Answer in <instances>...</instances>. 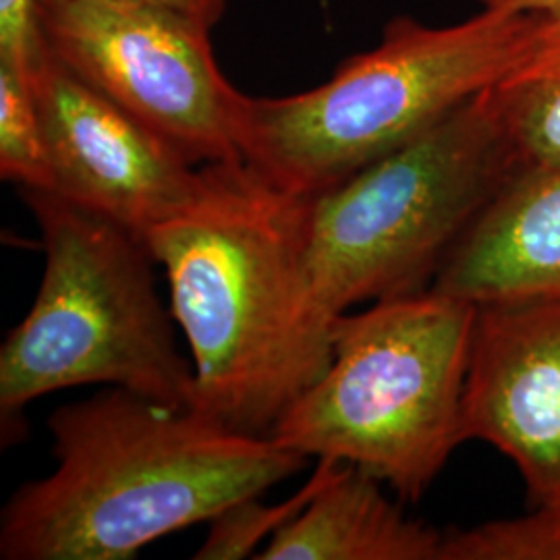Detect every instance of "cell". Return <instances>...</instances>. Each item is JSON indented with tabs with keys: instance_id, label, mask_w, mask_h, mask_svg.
<instances>
[{
	"instance_id": "1",
	"label": "cell",
	"mask_w": 560,
	"mask_h": 560,
	"mask_svg": "<svg viewBox=\"0 0 560 560\" xmlns=\"http://www.w3.org/2000/svg\"><path fill=\"white\" fill-rule=\"evenodd\" d=\"M307 201L243 161L203 164L200 196L145 237L191 351V407L247 434L270 436L332 360Z\"/></svg>"
},
{
	"instance_id": "2",
	"label": "cell",
	"mask_w": 560,
	"mask_h": 560,
	"mask_svg": "<svg viewBox=\"0 0 560 560\" xmlns=\"http://www.w3.org/2000/svg\"><path fill=\"white\" fill-rule=\"evenodd\" d=\"M55 469L0 513L2 560H127L295 476L305 457L196 411L108 386L57 409Z\"/></svg>"
},
{
	"instance_id": "3",
	"label": "cell",
	"mask_w": 560,
	"mask_h": 560,
	"mask_svg": "<svg viewBox=\"0 0 560 560\" xmlns=\"http://www.w3.org/2000/svg\"><path fill=\"white\" fill-rule=\"evenodd\" d=\"M548 27L525 0H483L478 13L441 27L395 18L378 46L340 62L320 85L247 96L241 161L284 191L316 196L480 96Z\"/></svg>"
},
{
	"instance_id": "4",
	"label": "cell",
	"mask_w": 560,
	"mask_h": 560,
	"mask_svg": "<svg viewBox=\"0 0 560 560\" xmlns=\"http://www.w3.org/2000/svg\"><path fill=\"white\" fill-rule=\"evenodd\" d=\"M476 305L425 289L374 301L332 324V360L270 439L349 463L420 501L463 439Z\"/></svg>"
},
{
	"instance_id": "5",
	"label": "cell",
	"mask_w": 560,
	"mask_h": 560,
	"mask_svg": "<svg viewBox=\"0 0 560 560\" xmlns=\"http://www.w3.org/2000/svg\"><path fill=\"white\" fill-rule=\"evenodd\" d=\"M40 231L44 272L0 347V411L85 384L191 407L194 365L162 305L148 241L52 191H21Z\"/></svg>"
},
{
	"instance_id": "6",
	"label": "cell",
	"mask_w": 560,
	"mask_h": 560,
	"mask_svg": "<svg viewBox=\"0 0 560 560\" xmlns=\"http://www.w3.org/2000/svg\"><path fill=\"white\" fill-rule=\"evenodd\" d=\"M515 166L488 90L307 201V260L324 310L420 293Z\"/></svg>"
},
{
	"instance_id": "7",
	"label": "cell",
	"mask_w": 560,
	"mask_h": 560,
	"mask_svg": "<svg viewBox=\"0 0 560 560\" xmlns=\"http://www.w3.org/2000/svg\"><path fill=\"white\" fill-rule=\"evenodd\" d=\"M52 55L198 166L241 161L247 96L217 62L210 25L138 0H42Z\"/></svg>"
},
{
	"instance_id": "8",
	"label": "cell",
	"mask_w": 560,
	"mask_h": 560,
	"mask_svg": "<svg viewBox=\"0 0 560 560\" xmlns=\"http://www.w3.org/2000/svg\"><path fill=\"white\" fill-rule=\"evenodd\" d=\"M55 191L140 237L200 196L198 166L57 57L30 81Z\"/></svg>"
},
{
	"instance_id": "9",
	"label": "cell",
	"mask_w": 560,
	"mask_h": 560,
	"mask_svg": "<svg viewBox=\"0 0 560 560\" xmlns=\"http://www.w3.org/2000/svg\"><path fill=\"white\" fill-rule=\"evenodd\" d=\"M476 307L463 439L513 460L529 504L560 497V295Z\"/></svg>"
},
{
	"instance_id": "10",
	"label": "cell",
	"mask_w": 560,
	"mask_h": 560,
	"mask_svg": "<svg viewBox=\"0 0 560 560\" xmlns=\"http://www.w3.org/2000/svg\"><path fill=\"white\" fill-rule=\"evenodd\" d=\"M430 289L471 305L560 295V164L506 183Z\"/></svg>"
},
{
	"instance_id": "11",
	"label": "cell",
	"mask_w": 560,
	"mask_h": 560,
	"mask_svg": "<svg viewBox=\"0 0 560 560\" xmlns=\"http://www.w3.org/2000/svg\"><path fill=\"white\" fill-rule=\"evenodd\" d=\"M444 532L411 520L349 463L261 548L260 560H441Z\"/></svg>"
},
{
	"instance_id": "12",
	"label": "cell",
	"mask_w": 560,
	"mask_h": 560,
	"mask_svg": "<svg viewBox=\"0 0 560 560\" xmlns=\"http://www.w3.org/2000/svg\"><path fill=\"white\" fill-rule=\"evenodd\" d=\"M488 101L509 145L515 177L560 164V25L492 88Z\"/></svg>"
},
{
	"instance_id": "13",
	"label": "cell",
	"mask_w": 560,
	"mask_h": 560,
	"mask_svg": "<svg viewBox=\"0 0 560 560\" xmlns=\"http://www.w3.org/2000/svg\"><path fill=\"white\" fill-rule=\"evenodd\" d=\"M441 560H560V497L520 517L444 532Z\"/></svg>"
},
{
	"instance_id": "14",
	"label": "cell",
	"mask_w": 560,
	"mask_h": 560,
	"mask_svg": "<svg viewBox=\"0 0 560 560\" xmlns=\"http://www.w3.org/2000/svg\"><path fill=\"white\" fill-rule=\"evenodd\" d=\"M339 465L340 460L337 459H318L307 483L291 499L275 506L264 504L260 497H249L224 509L221 515L210 521L208 538L198 548L194 559L240 560L256 557L254 552L258 550V544L270 540L287 523L295 520L326 486V481L332 478Z\"/></svg>"
},
{
	"instance_id": "15",
	"label": "cell",
	"mask_w": 560,
	"mask_h": 560,
	"mask_svg": "<svg viewBox=\"0 0 560 560\" xmlns=\"http://www.w3.org/2000/svg\"><path fill=\"white\" fill-rule=\"evenodd\" d=\"M0 177L21 191H55L38 104L30 83L0 65Z\"/></svg>"
},
{
	"instance_id": "16",
	"label": "cell",
	"mask_w": 560,
	"mask_h": 560,
	"mask_svg": "<svg viewBox=\"0 0 560 560\" xmlns=\"http://www.w3.org/2000/svg\"><path fill=\"white\" fill-rule=\"evenodd\" d=\"M52 57L42 0H0V65L30 83Z\"/></svg>"
},
{
	"instance_id": "17",
	"label": "cell",
	"mask_w": 560,
	"mask_h": 560,
	"mask_svg": "<svg viewBox=\"0 0 560 560\" xmlns=\"http://www.w3.org/2000/svg\"><path fill=\"white\" fill-rule=\"evenodd\" d=\"M138 2H150V4H161L166 9L185 13L194 20L201 21L210 27H214L222 20L226 11V0H138Z\"/></svg>"
},
{
	"instance_id": "18",
	"label": "cell",
	"mask_w": 560,
	"mask_h": 560,
	"mask_svg": "<svg viewBox=\"0 0 560 560\" xmlns=\"http://www.w3.org/2000/svg\"><path fill=\"white\" fill-rule=\"evenodd\" d=\"M525 4L552 25H560V0H525Z\"/></svg>"
}]
</instances>
